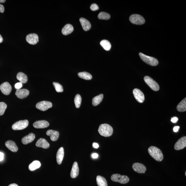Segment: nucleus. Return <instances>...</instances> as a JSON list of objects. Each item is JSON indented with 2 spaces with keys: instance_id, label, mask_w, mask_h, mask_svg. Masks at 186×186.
Masks as SVG:
<instances>
[{
  "instance_id": "nucleus-1",
  "label": "nucleus",
  "mask_w": 186,
  "mask_h": 186,
  "mask_svg": "<svg viewBox=\"0 0 186 186\" xmlns=\"http://www.w3.org/2000/svg\"><path fill=\"white\" fill-rule=\"evenodd\" d=\"M148 151L150 156L158 161H161L164 159V155L158 147L151 146L149 147Z\"/></svg>"
},
{
  "instance_id": "nucleus-2",
  "label": "nucleus",
  "mask_w": 186,
  "mask_h": 186,
  "mask_svg": "<svg viewBox=\"0 0 186 186\" xmlns=\"http://www.w3.org/2000/svg\"><path fill=\"white\" fill-rule=\"evenodd\" d=\"M98 132L100 135L104 137H109L113 133V129L112 126L107 124H102L100 126Z\"/></svg>"
},
{
  "instance_id": "nucleus-3",
  "label": "nucleus",
  "mask_w": 186,
  "mask_h": 186,
  "mask_svg": "<svg viewBox=\"0 0 186 186\" xmlns=\"http://www.w3.org/2000/svg\"><path fill=\"white\" fill-rule=\"evenodd\" d=\"M139 55L142 60L147 64L153 66L158 65V61L155 58L147 56L141 53H140Z\"/></svg>"
},
{
  "instance_id": "nucleus-4",
  "label": "nucleus",
  "mask_w": 186,
  "mask_h": 186,
  "mask_svg": "<svg viewBox=\"0 0 186 186\" xmlns=\"http://www.w3.org/2000/svg\"><path fill=\"white\" fill-rule=\"evenodd\" d=\"M111 179L113 181L121 184L127 183L129 181V178L127 176L122 175L118 174H113Z\"/></svg>"
},
{
  "instance_id": "nucleus-5",
  "label": "nucleus",
  "mask_w": 186,
  "mask_h": 186,
  "mask_svg": "<svg viewBox=\"0 0 186 186\" xmlns=\"http://www.w3.org/2000/svg\"><path fill=\"white\" fill-rule=\"evenodd\" d=\"M144 80L145 83L153 91H158L160 89L158 84L150 77L145 76L144 77Z\"/></svg>"
},
{
  "instance_id": "nucleus-6",
  "label": "nucleus",
  "mask_w": 186,
  "mask_h": 186,
  "mask_svg": "<svg viewBox=\"0 0 186 186\" xmlns=\"http://www.w3.org/2000/svg\"><path fill=\"white\" fill-rule=\"evenodd\" d=\"M129 20L132 24L141 25L145 24V20L144 18L139 15L133 14L130 16Z\"/></svg>"
},
{
  "instance_id": "nucleus-7",
  "label": "nucleus",
  "mask_w": 186,
  "mask_h": 186,
  "mask_svg": "<svg viewBox=\"0 0 186 186\" xmlns=\"http://www.w3.org/2000/svg\"><path fill=\"white\" fill-rule=\"evenodd\" d=\"M29 121L27 120H20L13 124L12 128L14 130H23L27 127Z\"/></svg>"
},
{
  "instance_id": "nucleus-8",
  "label": "nucleus",
  "mask_w": 186,
  "mask_h": 186,
  "mask_svg": "<svg viewBox=\"0 0 186 186\" xmlns=\"http://www.w3.org/2000/svg\"><path fill=\"white\" fill-rule=\"evenodd\" d=\"M52 106V103L50 102L45 101L40 102L36 105V108L42 111H46Z\"/></svg>"
},
{
  "instance_id": "nucleus-9",
  "label": "nucleus",
  "mask_w": 186,
  "mask_h": 186,
  "mask_svg": "<svg viewBox=\"0 0 186 186\" xmlns=\"http://www.w3.org/2000/svg\"><path fill=\"white\" fill-rule=\"evenodd\" d=\"M133 94L135 99L139 103H143L145 101L144 95L140 90L135 89L133 90Z\"/></svg>"
},
{
  "instance_id": "nucleus-10",
  "label": "nucleus",
  "mask_w": 186,
  "mask_h": 186,
  "mask_svg": "<svg viewBox=\"0 0 186 186\" xmlns=\"http://www.w3.org/2000/svg\"><path fill=\"white\" fill-rule=\"evenodd\" d=\"M0 89L4 95H8L10 94L11 93L12 87L10 84L8 82H6L1 84L0 86Z\"/></svg>"
},
{
  "instance_id": "nucleus-11",
  "label": "nucleus",
  "mask_w": 186,
  "mask_h": 186,
  "mask_svg": "<svg viewBox=\"0 0 186 186\" xmlns=\"http://www.w3.org/2000/svg\"><path fill=\"white\" fill-rule=\"evenodd\" d=\"M186 147V137L185 136L182 137L176 142L174 149L176 150H181L185 148Z\"/></svg>"
},
{
  "instance_id": "nucleus-12",
  "label": "nucleus",
  "mask_w": 186,
  "mask_h": 186,
  "mask_svg": "<svg viewBox=\"0 0 186 186\" xmlns=\"http://www.w3.org/2000/svg\"><path fill=\"white\" fill-rule=\"evenodd\" d=\"M26 41L31 45H34L39 42V38L37 34H31L26 36Z\"/></svg>"
},
{
  "instance_id": "nucleus-13",
  "label": "nucleus",
  "mask_w": 186,
  "mask_h": 186,
  "mask_svg": "<svg viewBox=\"0 0 186 186\" xmlns=\"http://www.w3.org/2000/svg\"><path fill=\"white\" fill-rule=\"evenodd\" d=\"M132 168L135 171L139 173H145L147 168L143 164L139 163H135L132 166Z\"/></svg>"
},
{
  "instance_id": "nucleus-14",
  "label": "nucleus",
  "mask_w": 186,
  "mask_h": 186,
  "mask_svg": "<svg viewBox=\"0 0 186 186\" xmlns=\"http://www.w3.org/2000/svg\"><path fill=\"white\" fill-rule=\"evenodd\" d=\"M29 91L26 89H17L15 94L18 98L23 99L27 97L29 95Z\"/></svg>"
},
{
  "instance_id": "nucleus-15",
  "label": "nucleus",
  "mask_w": 186,
  "mask_h": 186,
  "mask_svg": "<svg viewBox=\"0 0 186 186\" xmlns=\"http://www.w3.org/2000/svg\"><path fill=\"white\" fill-rule=\"evenodd\" d=\"M49 126V122L45 120H40L36 121L33 124L34 128L37 129L46 128Z\"/></svg>"
},
{
  "instance_id": "nucleus-16",
  "label": "nucleus",
  "mask_w": 186,
  "mask_h": 186,
  "mask_svg": "<svg viewBox=\"0 0 186 186\" xmlns=\"http://www.w3.org/2000/svg\"><path fill=\"white\" fill-rule=\"evenodd\" d=\"M36 145L38 147H41L45 149L48 148L50 147L49 143L45 139L41 138L36 142Z\"/></svg>"
},
{
  "instance_id": "nucleus-17",
  "label": "nucleus",
  "mask_w": 186,
  "mask_h": 186,
  "mask_svg": "<svg viewBox=\"0 0 186 186\" xmlns=\"http://www.w3.org/2000/svg\"><path fill=\"white\" fill-rule=\"evenodd\" d=\"M5 145L7 148L13 152H17L18 148L16 143L14 141L8 140L5 143Z\"/></svg>"
},
{
  "instance_id": "nucleus-18",
  "label": "nucleus",
  "mask_w": 186,
  "mask_h": 186,
  "mask_svg": "<svg viewBox=\"0 0 186 186\" xmlns=\"http://www.w3.org/2000/svg\"><path fill=\"white\" fill-rule=\"evenodd\" d=\"M79 174V168L77 162H74L72 166L70 176L72 178H75L77 177Z\"/></svg>"
},
{
  "instance_id": "nucleus-19",
  "label": "nucleus",
  "mask_w": 186,
  "mask_h": 186,
  "mask_svg": "<svg viewBox=\"0 0 186 186\" xmlns=\"http://www.w3.org/2000/svg\"><path fill=\"white\" fill-rule=\"evenodd\" d=\"M35 138V135L33 133H30L25 136L22 140V143L24 145H27L33 141Z\"/></svg>"
},
{
  "instance_id": "nucleus-20",
  "label": "nucleus",
  "mask_w": 186,
  "mask_h": 186,
  "mask_svg": "<svg viewBox=\"0 0 186 186\" xmlns=\"http://www.w3.org/2000/svg\"><path fill=\"white\" fill-rule=\"evenodd\" d=\"M47 135L50 136L51 140L55 141L58 139L59 133L58 131L52 130H49L46 132Z\"/></svg>"
},
{
  "instance_id": "nucleus-21",
  "label": "nucleus",
  "mask_w": 186,
  "mask_h": 186,
  "mask_svg": "<svg viewBox=\"0 0 186 186\" xmlns=\"http://www.w3.org/2000/svg\"><path fill=\"white\" fill-rule=\"evenodd\" d=\"M64 156V149L63 147H61L57 151L56 155L57 161L59 165L62 163Z\"/></svg>"
},
{
  "instance_id": "nucleus-22",
  "label": "nucleus",
  "mask_w": 186,
  "mask_h": 186,
  "mask_svg": "<svg viewBox=\"0 0 186 186\" xmlns=\"http://www.w3.org/2000/svg\"><path fill=\"white\" fill-rule=\"evenodd\" d=\"M80 22L84 30L87 31L91 29V24L89 21L85 18H81L80 19Z\"/></svg>"
},
{
  "instance_id": "nucleus-23",
  "label": "nucleus",
  "mask_w": 186,
  "mask_h": 186,
  "mask_svg": "<svg viewBox=\"0 0 186 186\" xmlns=\"http://www.w3.org/2000/svg\"><path fill=\"white\" fill-rule=\"evenodd\" d=\"M74 28L72 25L68 24L65 25L63 28L62 30V33L64 35H67L72 33L73 32Z\"/></svg>"
},
{
  "instance_id": "nucleus-24",
  "label": "nucleus",
  "mask_w": 186,
  "mask_h": 186,
  "mask_svg": "<svg viewBox=\"0 0 186 186\" xmlns=\"http://www.w3.org/2000/svg\"><path fill=\"white\" fill-rule=\"evenodd\" d=\"M17 78L22 84H25L28 81L27 76L22 72H19L17 74Z\"/></svg>"
},
{
  "instance_id": "nucleus-25",
  "label": "nucleus",
  "mask_w": 186,
  "mask_h": 186,
  "mask_svg": "<svg viewBox=\"0 0 186 186\" xmlns=\"http://www.w3.org/2000/svg\"><path fill=\"white\" fill-rule=\"evenodd\" d=\"M41 165V163L39 161L36 160L32 162L29 166V169L30 171H33L39 168Z\"/></svg>"
},
{
  "instance_id": "nucleus-26",
  "label": "nucleus",
  "mask_w": 186,
  "mask_h": 186,
  "mask_svg": "<svg viewBox=\"0 0 186 186\" xmlns=\"http://www.w3.org/2000/svg\"><path fill=\"white\" fill-rule=\"evenodd\" d=\"M97 183L98 186H108V184L106 179L104 177L100 175L97 177Z\"/></svg>"
},
{
  "instance_id": "nucleus-27",
  "label": "nucleus",
  "mask_w": 186,
  "mask_h": 186,
  "mask_svg": "<svg viewBox=\"0 0 186 186\" xmlns=\"http://www.w3.org/2000/svg\"><path fill=\"white\" fill-rule=\"evenodd\" d=\"M103 98V95L102 94L93 98L92 100V103L93 106H96L99 105L102 101Z\"/></svg>"
},
{
  "instance_id": "nucleus-28",
  "label": "nucleus",
  "mask_w": 186,
  "mask_h": 186,
  "mask_svg": "<svg viewBox=\"0 0 186 186\" xmlns=\"http://www.w3.org/2000/svg\"><path fill=\"white\" fill-rule=\"evenodd\" d=\"M177 110L179 112H185L186 110V98L181 101L177 107Z\"/></svg>"
},
{
  "instance_id": "nucleus-29",
  "label": "nucleus",
  "mask_w": 186,
  "mask_h": 186,
  "mask_svg": "<svg viewBox=\"0 0 186 186\" xmlns=\"http://www.w3.org/2000/svg\"><path fill=\"white\" fill-rule=\"evenodd\" d=\"M100 45L105 51L110 50L112 45L110 42L106 40H103L100 43Z\"/></svg>"
},
{
  "instance_id": "nucleus-30",
  "label": "nucleus",
  "mask_w": 186,
  "mask_h": 186,
  "mask_svg": "<svg viewBox=\"0 0 186 186\" xmlns=\"http://www.w3.org/2000/svg\"><path fill=\"white\" fill-rule=\"evenodd\" d=\"M78 76L80 78L86 80H91L92 78L91 75L89 73L86 72L79 73Z\"/></svg>"
},
{
  "instance_id": "nucleus-31",
  "label": "nucleus",
  "mask_w": 186,
  "mask_h": 186,
  "mask_svg": "<svg viewBox=\"0 0 186 186\" xmlns=\"http://www.w3.org/2000/svg\"><path fill=\"white\" fill-rule=\"evenodd\" d=\"M82 98L80 95L77 94L75 97L74 102L76 108H79L81 105Z\"/></svg>"
},
{
  "instance_id": "nucleus-32",
  "label": "nucleus",
  "mask_w": 186,
  "mask_h": 186,
  "mask_svg": "<svg viewBox=\"0 0 186 186\" xmlns=\"http://www.w3.org/2000/svg\"><path fill=\"white\" fill-rule=\"evenodd\" d=\"M98 17L100 20H107L110 18V15L107 13L101 12L99 13Z\"/></svg>"
},
{
  "instance_id": "nucleus-33",
  "label": "nucleus",
  "mask_w": 186,
  "mask_h": 186,
  "mask_svg": "<svg viewBox=\"0 0 186 186\" xmlns=\"http://www.w3.org/2000/svg\"><path fill=\"white\" fill-rule=\"evenodd\" d=\"M53 85L55 88V91L58 93H62L64 91V89L62 85L58 82H53Z\"/></svg>"
},
{
  "instance_id": "nucleus-34",
  "label": "nucleus",
  "mask_w": 186,
  "mask_h": 186,
  "mask_svg": "<svg viewBox=\"0 0 186 186\" xmlns=\"http://www.w3.org/2000/svg\"><path fill=\"white\" fill-rule=\"evenodd\" d=\"M7 108V105L4 102H0V116H2L4 114Z\"/></svg>"
},
{
  "instance_id": "nucleus-35",
  "label": "nucleus",
  "mask_w": 186,
  "mask_h": 186,
  "mask_svg": "<svg viewBox=\"0 0 186 186\" xmlns=\"http://www.w3.org/2000/svg\"><path fill=\"white\" fill-rule=\"evenodd\" d=\"M91 10L93 11H96L98 10L99 7L98 5L95 4H92L91 5V7H90Z\"/></svg>"
},
{
  "instance_id": "nucleus-36",
  "label": "nucleus",
  "mask_w": 186,
  "mask_h": 186,
  "mask_svg": "<svg viewBox=\"0 0 186 186\" xmlns=\"http://www.w3.org/2000/svg\"><path fill=\"white\" fill-rule=\"evenodd\" d=\"M22 84L20 83V82H18V83H17L15 84V87L17 90L20 89L22 88Z\"/></svg>"
},
{
  "instance_id": "nucleus-37",
  "label": "nucleus",
  "mask_w": 186,
  "mask_h": 186,
  "mask_svg": "<svg viewBox=\"0 0 186 186\" xmlns=\"http://www.w3.org/2000/svg\"><path fill=\"white\" fill-rule=\"evenodd\" d=\"M178 118L177 117H173L171 119V121L173 123H175L176 122L178 121Z\"/></svg>"
},
{
  "instance_id": "nucleus-38",
  "label": "nucleus",
  "mask_w": 186,
  "mask_h": 186,
  "mask_svg": "<svg viewBox=\"0 0 186 186\" xmlns=\"http://www.w3.org/2000/svg\"><path fill=\"white\" fill-rule=\"evenodd\" d=\"M5 8L4 6L0 4V12L1 13H3L4 12Z\"/></svg>"
},
{
  "instance_id": "nucleus-39",
  "label": "nucleus",
  "mask_w": 186,
  "mask_h": 186,
  "mask_svg": "<svg viewBox=\"0 0 186 186\" xmlns=\"http://www.w3.org/2000/svg\"><path fill=\"white\" fill-rule=\"evenodd\" d=\"M180 126H175L173 128V131L175 132H177L179 131L180 129Z\"/></svg>"
},
{
  "instance_id": "nucleus-40",
  "label": "nucleus",
  "mask_w": 186,
  "mask_h": 186,
  "mask_svg": "<svg viewBox=\"0 0 186 186\" xmlns=\"http://www.w3.org/2000/svg\"><path fill=\"white\" fill-rule=\"evenodd\" d=\"M92 157L93 159H96L98 158V155L96 153H94L92 155Z\"/></svg>"
},
{
  "instance_id": "nucleus-41",
  "label": "nucleus",
  "mask_w": 186,
  "mask_h": 186,
  "mask_svg": "<svg viewBox=\"0 0 186 186\" xmlns=\"http://www.w3.org/2000/svg\"><path fill=\"white\" fill-rule=\"evenodd\" d=\"M4 159V153L1 152H0V161H3Z\"/></svg>"
},
{
  "instance_id": "nucleus-42",
  "label": "nucleus",
  "mask_w": 186,
  "mask_h": 186,
  "mask_svg": "<svg viewBox=\"0 0 186 186\" xmlns=\"http://www.w3.org/2000/svg\"><path fill=\"white\" fill-rule=\"evenodd\" d=\"M93 146L94 148L97 149L99 147V145L97 143H94L93 144Z\"/></svg>"
},
{
  "instance_id": "nucleus-43",
  "label": "nucleus",
  "mask_w": 186,
  "mask_h": 186,
  "mask_svg": "<svg viewBox=\"0 0 186 186\" xmlns=\"http://www.w3.org/2000/svg\"><path fill=\"white\" fill-rule=\"evenodd\" d=\"M3 38L1 36L0 34V43H2L3 41Z\"/></svg>"
},
{
  "instance_id": "nucleus-44",
  "label": "nucleus",
  "mask_w": 186,
  "mask_h": 186,
  "mask_svg": "<svg viewBox=\"0 0 186 186\" xmlns=\"http://www.w3.org/2000/svg\"><path fill=\"white\" fill-rule=\"evenodd\" d=\"M8 186H19L18 185L15 183L11 184V185H9Z\"/></svg>"
},
{
  "instance_id": "nucleus-45",
  "label": "nucleus",
  "mask_w": 186,
  "mask_h": 186,
  "mask_svg": "<svg viewBox=\"0 0 186 186\" xmlns=\"http://www.w3.org/2000/svg\"><path fill=\"white\" fill-rule=\"evenodd\" d=\"M6 1L5 0H0V3H4Z\"/></svg>"
},
{
  "instance_id": "nucleus-46",
  "label": "nucleus",
  "mask_w": 186,
  "mask_h": 186,
  "mask_svg": "<svg viewBox=\"0 0 186 186\" xmlns=\"http://www.w3.org/2000/svg\"><path fill=\"white\" fill-rule=\"evenodd\" d=\"M185 176H186V172H185Z\"/></svg>"
}]
</instances>
